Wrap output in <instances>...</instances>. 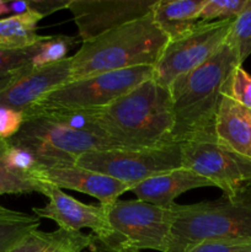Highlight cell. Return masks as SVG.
I'll return each mask as SVG.
<instances>
[{"label": "cell", "mask_w": 251, "mask_h": 252, "mask_svg": "<svg viewBox=\"0 0 251 252\" xmlns=\"http://www.w3.org/2000/svg\"><path fill=\"white\" fill-rule=\"evenodd\" d=\"M240 65L236 52L225 42L206 63L172 81V142L216 139L214 125L224 86Z\"/></svg>", "instance_id": "6da1fadb"}, {"label": "cell", "mask_w": 251, "mask_h": 252, "mask_svg": "<svg viewBox=\"0 0 251 252\" xmlns=\"http://www.w3.org/2000/svg\"><path fill=\"white\" fill-rule=\"evenodd\" d=\"M103 132L120 148H149L172 142L174 113L169 88L153 78L96 110Z\"/></svg>", "instance_id": "7a4b0ae2"}, {"label": "cell", "mask_w": 251, "mask_h": 252, "mask_svg": "<svg viewBox=\"0 0 251 252\" xmlns=\"http://www.w3.org/2000/svg\"><path fill=\"white\" fill-rule=\"evenodd\" d=\"M167 42L150 12L83 42L71 57V80L135 66H154Z\"/></svg>", "instance_id": "3957f363"}, {"label": "cell", "mask_w": 251, "mask_h": 252, "mask_svg": "<svg viewBox=\"0 0 251 252\" xmlns=\"http://www.w3.org/2000/svg\"><path fill=\"white\" fill-rule=\"evenodd\" d=\"M172 228L165 252H184L208 240H251V187L234 197L171 206Z\"/></svg>", "instance_id": "277c9868"}, {"label": "cell", "mask_w": 251, "mask_h": 252, "mask_svg": "<svg viewBox=\"0 0 251 252\" xmlns=\"http://www.w3.org/2000/svg\"><path fill=\"white\" fill-rule=\"evenodd\" d=\"M7 142L31 152L44 169L76 165L85 153L118 148L110 140L73 127L53 112L25 117L21 129Z\"/></svg>", "instance_id": "5b68a950"}, {"label": "cell", "mask_w": 251, "mask_h": 252, "mask_svg": "<svg viewBox=\"0 0 251 252\" xmlns=\"http://www.w3.org/2000/svg\"><path fill=\"white\" fill-rule=\"evenodd\" d=\"M103 208L110 234L103 238L90 234L91 244L103 248L129 246L139 251L165 252L174 220L171 207L164 208L135 198L117 199Z\"/></svg>", "instance_id": "8992f818"}, {"label": "cell", "mask_w": 251, "mask_h": 252, "mask_svg": "<svg viewBox=\"0 0 251 252\" xmlns=\"http://www.w3.org/2000/svg\"><path fill=\"white\" fill-rule=\"evenodd\" d=\"M154 66L143 65L75 79L37 101L25 117L47 111L100 110L153 78Z\"/></svg>", "instance_id": "52a82bcc"}, {"label": "cell", "mask_w": 251, "mask_h": 252, "mask_svg": "<svg viewBox=\"0 0 251 252\" xmlns=\"http://www.w3.org/2000/svg\"><path fill=\"white\" fill-rule=\"evenodd\" d=\"M76 165L107 175L132 189L150 177L182 167L181 143L93 150L81 155Z\"/></svg>", "instance_id": "ba28073f"}, {"label": "cell", "mask_w": 251, "mask_h": 252, "mask_svg": "<svg viewBox=\"0 0 251 252\" xmlns=\"http://www.w3.org/2000/svg\"><path fill=\"white\" fill-rule=\"evenodd\" d=\"M233 20L198 21L191 31L167 42L154 65L153 79L169 88L175 79L206 63L225 43Z\"/></svg>", "instance_id": "9c48e42d"}, {"label": "cell", "mask_w": 251, "mask_h": 252, "mask_svg": "<svg viewBox=\"0 0 251 252\" xmlns=\"http://www.w3.org/2000/svg\"><path fill=\"white\" fill-rule=\"evenodd\" d=\"M182 167L207 179L223 196L234 197L251 187V159L243 157L216 139L181 143Z\"/></svg>", "instance_id": "30bf717a"}, {"label": "cell", "mask_w": 251, "mask_h": 252, "mask_svg": "<svg viewBox=\"0 0 251 252\" xmlns=\"http://www.w3.org/2000/svg\"><path fill=\"white\" fill-rule=\"evenodd\" d=\"M157 0H70L73 15L83 42L91 41L118 26L152 12Z\"/></svg>", "instance_id": "8fae6325"}, {"label": "cell", "mask_w": 251, "mask_h": 252, "mask_svg": "<svg viewBox=\"0 0 251 252\" xmlns=\"http://www.w3.org/2000/svg\"><path fill=\"white\" fill-rule=\"evenodd\" d=\"M71 80V57L59 63L29 66L15 75L0 93V105L26 113L37 101Z\"/></svg>", "instance_id": "7c38bea8"}, {"label": "cell", "mask_w": 251, "mask_h": 252, "mask_svg": "<svg viewBox=\"0 0 251 252\" xmlns=\"http://www.w3.org/2000/svg\"><path fill=\"white\" fill-rule=\"evenodd\" d=\"M46 197L48 203L41 208H33L32 212L36 217L53 220L64 230L81 231L90 229L91 234L103 238L110 234L106 212L103 206L86 204L74 197L66 194L63 189L49 185Z\"/></svg>", "instance_id": "4fadbf2b"}, {"label": "cell", "mask_w": 251, "mask_h": 252, "mask_svg": "<svg viewBox=\"0 0 251 252\" xmlns=\"http://www.w3.org/2000/svg\"><path fill=\"white\" fill-rule=\"evenodd\" d=\"M37 181L61 189H71L94 197L106 206L120 199L130 187L107 175L84 169L79 165L42 169L37 175Z\"/></svg>", "instance_id": "5bb4252c"}, {"label": "cell", "mask_w": 251, "mask_h": 252, "mask_svg": "<svg viewBox=\"0 0 251 252\" xmlns=\"http://www.w3.org/2000/svg\"><path fill=\"white\" fill-rule=\"evenodd\" d=\"M201 187H213V185L191 170L180 167L150 177L133 186L129 192L140 201L170 208L175 204V199L182 193Z\"/></svg>", "instance_id": "9a60e30c"}, {"label": "cell", "mask_w": 251, "mask_h": 252, "mask_svg": "<svg viewBox=\"0 0 251 252\" xmlns=\"http://www.w3.org/2000/svg\"><path fill=\"white\" fill-rule=\"evenodd\" d=\"M219 144L251 159V111L239 105L223 90L214 125Z\"/></svg>", "instance_id": "2e32d148"}, {"label": "cell", "mask_w": 251, "mask_h": 252, "mask_svg": "<svg viewBox=\"0 0 251 252\" xmlns=\"http://www.w3.org/2000/svg\"><path fill=\"white\" fill-rule=\"evenodd\" d=\"M206 0H157L152 16L169 41L184 36L199 21Z\"/></svg>", "instance_id": "e0dca14e"}, {"label": "cell", "mask_w": 251, "mask_h": 252, "mask_svg": "<svg viewBox=\"0 0 251 252\" xmlns=\"http://www.w3.org/2000/svg\"><path fill=\"white\" fill-rule=\"evenodd\" d=\"M91 235L58 228L46 233L32 230L9 252H83L90 248Z\"/></svg>", "instance_id": "ac0fdd59"}, {"label": "cell", "mask_w": 251, "mask_h": 252, "mask_svg": "<svg viewBox=\"0 0 251 252\" xmlns=\"http://www.w3.org/2000/svg\"><path fill=\"white\" fill-rule=\"evenodd\" d=\"M43 19L34 12H24L0 19V48L25 49L44 38L37 33V25Z\"/></svg>", "instance_id": "d6986e66"}, {"label": "cell", "mask_w": 251, "mask_h": 252, "mask_svg": "<svg viewBox=\"0 0 251 252\" xmlns=\"http://www.w3.org/2000/svg\"><path fill=\"white\" fill-rule=\"evenodd\" d=\"M41 219L12 209L0 211V252H9L32 230L38 229Z\"/></svg>", "instance_id": "ffe728a7"}, {"label": "cell", "mask_w": 251, "mask_h": 252, "mask_svg": "<svg viewBox=\"0 0 251 252\" xmlns=\"http://www.w3.org/2000/svg\"><path fill=\"white\" fill-rule=\"evenodd\" d=\"M7 140L0 139V196L4 194H27L38 192L46 194L49 185L42 182L30 181L22 179L11 172L5 162V149H6Z\"/></svg>", "instance_id": "44dd1931"}, {"label": "cell", "mask_w": 251, "mask_h": 252, "mask_svg": "<svg viewBox=\"0 0 251 252\" xmlns=\"http://www.w3.org/2000/svg\"><path fill=\"white\" fill-rule=\"evenodd\" d=\"M225 42L233 47L243 65L251 54V0H249L243 11L233 20Z\"/></svg>", "instance_id": "7402d4cb"}, {"label": "cell", "mask_w": 251, "mask_h": 252, "mask_svg": "<svg viewBox=\"0 0 251 252\" xmlns=\"http://www.w3.org/2000/svg\"><path fill=\"white\" fill-rule=\"evenodd\" d=\"M75 44V37L65 34L44 36L39 43L38 52L32 58L31 66H43L49 64L59 63L68 58V53Z\"/></svg>", "instance_id": "603a6c76"}, {"label": "cell", "mask_w": 251, "mask_h": 252, "mask_svg": "<svg viewBox=\"0 0 251 252\" xmlns=\"http://www.w3.org/2000/svg\"><path fill=\"white\" fill-rule=\"evenodd\" d=\"M4 158L9 170L15 175L30 181L39 182L36 177L43 166L31 152L7 142Z\"/></svg>", "instance_id": "cb8c5ba5"}, {"label": "cell", "mask_w": 251, "mask_h": 252, "mask_svg": "<svg viewBox=\"0 0 251 252\" xmlns=\"http://www.w3.org/2000/svg\"><path fill=\"white\" fill-rule=\"evenodd\" d=\"M248 2L249 0H206L199 14V21L233 20L243 11Z\"/></svg>", "instance_id": "d4e9b609"}, {"label": "cell", "mask_w": 251, "mask_h": 252, "mask_svg": "<svg viewBox=\"0 0 251 252\" xmlns=\"http://www.w3.org/2000/svg\"><path fill=\"white\" fill-rule=\"evenodd\" d=\"M25 49H1L0 48V76L15 73L21 69L31 66L32 58L38 52L39 43Z\"/></svg>", "instance_id": "484cf974"}, {"label": "cell", "mask_w": 251, "mask_h": 252, "mask_svg": "<svg viewBox=\"0 0 251 252\" xmlns=\"http://www.w3.org/2000/svg\"><path fill=\"white\" fill-rule=\"evenodd\" d=\"M224 91L239 105L251 111V74L238 66L224 86Z\"/></svg>", "instance_id": "4316f807"}, {"label": "cell", "mask_w": 251, "mask_h": 252, "mask_svg": "<svg viewBox=\"0 0 251 252\" xmlns=\"http://www.w3.org/2000/svg\"><path fill=\"white\" fill-rule=\"evenodd\" d=\"M184 252H251V240H208Z\"/></svg>", "instance_id": "83f0119b"}, {"label": "cell", "mask_w": 251, "mask_h": 252, "mask_svg": "<svg viewBox=\"0 0 251 252\" xmlns=\"http://www.w3.org/2000/svg\"><path fill=\"white\" fill-rule=\"evenodd\" d=\"M25 122L21 111L0 105V139L10 140L19 133Z\"/></svg>", "instance_id": "f1b7e54d"}, {"label": "cell", "mask_w": 251, "mask_h": 252, "mask_svg": "<svg viewBox=\"0 0 251 252\" xmlns=\"http://www.w3.org/2000/svg\"><path fill=\"white\" fill-rule=\"evenodd\" d=\"M70 0H24V12H34L39 16L46 17L58 10L68 9Z\"/></svg>", "instance_id": "f546056e"}, {"label": "cell", "mask_w": 251, "mask_h": 252, "mask_svg": "<svg viewBox=\"0 0 251 252\" xmlns=\"http://www.w3.org/2000/svg\"><path fill=\"white\" fill-rule=\"evenodd\" d=\"M89 250L91 252H140L139 250L134 248H129V246H117V248H103V246L95 245V244H90Z\"/></svg>", "instance_id": "4dcf8cb0"}, {"label": "cell", "mask_w": 251, "mask_h": 252, "mask_svg": "<svg viewBox=\"0 0 251 252\" xmlns=\"http://www.w3.org/2000/svg\"><path fill=\"white\" fill-rule=\"evenodd\" d=\"M26 69V68H25ZM22 70V69H21ZM20 70H17V71H15V73H11V74H7V75H2V76H0V93H1L2 90H4L5 88H6L7 85H9L10 83H11L12 80H14V78H15V75H16L17 73H19Z\"/></svg>", "instance_id": "1f68e13d"}, {"label": "cell", "mask_w": 251, "mask_h": 252, "mask_svg": "<svg viewBox=\"0 0 251 252\" xmlns=\"http://www.w3.org/2000/svg\"><path fill=\"white\" fill-rule=\"evenodd\" d=\"M5 15H7V16H9L6 1H5V0H0V19H2V16H5Z\"/></svg>", "instance_id": "d6a6232c"}, {"label": "cell", "mask_w": 251, "mask_h": 252, "mask_svg": "<svg viewBox=\"0 0 251 252\" xmlns=\"http://www.w3.org/2000/svg\"><path fill=\"white\" fill-rule=\"evenodd\" d=\"M2 208H4V207H2V206H0V211H1V209H2Z\"/></svg>", "instance_id": "836d02e7"}]
</instances>
